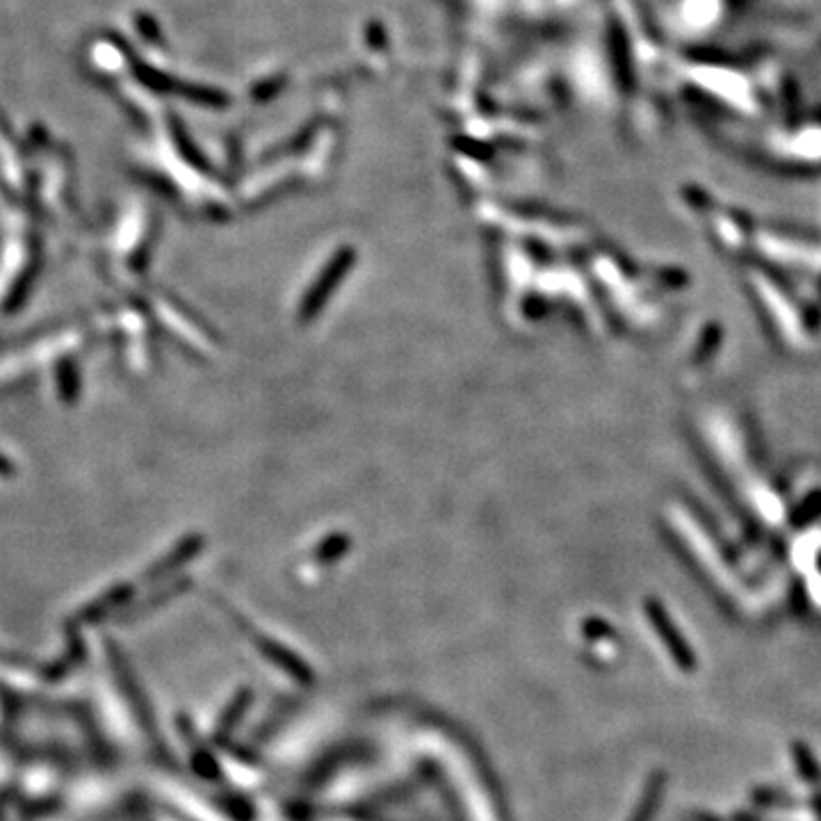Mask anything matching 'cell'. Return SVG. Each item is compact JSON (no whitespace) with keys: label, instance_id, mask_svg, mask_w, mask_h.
Returning <instances> with one entry per match:
<instances>
[{"label":"cell","instance_id":"1","mask_svg":"<svg viewBox=\"0 0 821 821\" xmlns=\"http://www.w3.org/2000/svg\"><path fill=\"white\" fill-rule=\"evenodd\" d=\"M245 705H247V696L240 694L238 698H235V703L231 705L229 714H226V719L222 721V726H219V728H222V730H219V733H229L231 726H233V721L240 719L242 712H245Z\"/></svg>","mask_w":821,"mask_h":821}]
</instances>
